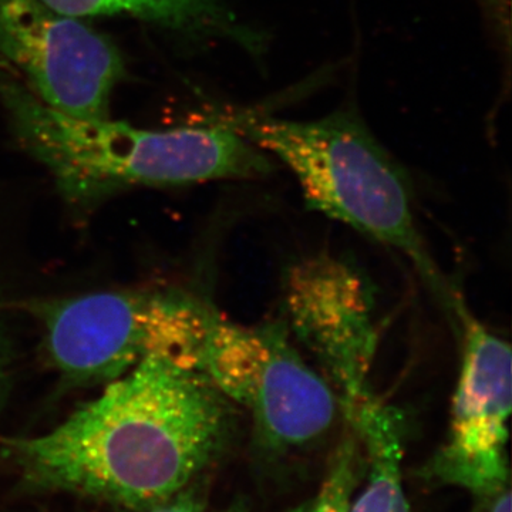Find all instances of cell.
<instances>
[{
  "instance_id": "obj_14",
  "label": "cell",
  "mask_w": 512,
  "mask_h": 512,
  "mask_svg": "<svg viewBox=\"0 0 512 512\" xmlns=\"http://www.w3.org/2000/svg\"><path fill=\"white\" fill-rule=\"evenodd\" d=\"M151 512H202V503L194 491H180L170 500L153 507Z\"/></svg>"
},
{
  "instance_id": "obj_11",
  "label": "cell",
  "mask_w": 512,
  "mask_h": 512,
  "mask_svg": "<svg viewBox=\"0 0 512 512\" xmlns=\"http://www.w3.org/2000/svg\"><path fill=\"white\" fill-rule=\"evenodd\" d=\"M363 476L365 456L359 440L350 431L336 448L318 493L291 512H349L353 493Z\"/></svg>"
},
{
  "instance_id": "obj_5",
  "label": "cell",
  "mask_w": 512,
  "mask_h": 512,
  "mask_svg": "<svg viewBox=\"0 0 512 512\" xmlns=\"http://www.w3.org/2000/svg\"><path fill=\"white\" fill-rule=\"evenodd\" d=\"M191 370L247 410L259 446L271 453L318 443L338 417L335 393L279 323L245 326L211 306Z\"/></svg>"
},
{
  "instance_id": "obj_13",
  "label": "cell",
  "mask_w": 512,
  "mask_h": 512,
  "mask_svg": "<svg viewBox=\"0 0 512 512\" xmlns=\"http://www.w3.org/2000/svg\"><path fill=\"white\" fill-rule=\"evenodd\" d=\"M478 507L476 512H512L510 484L487 494L477 495Z\"/></svg>"
},
{
  "instance_id": "obj_9",
  "label": "cell",
  "mask_w": 512,
  "mask_h": 512,
  "mask_svg": "<svg viewBox=\"0 0 512 512\" xmlns=\"http://www.w3.org/2000/svg\"><path fill=\"white\" fill-rule=\"evenodd\" d=\"M73 18L127 16L156 25L194 43H234L261 59L266 36L238 18L227 0H43Z\"/></svg>"
},
{
  "instance_id": "obj_3",
  "label": "cell",
  "mask_w": 512,
  "mask_h": 512,
  "mask_svg": "<svg viewBox=\"0 0 512 512\" xmlns=\"http://www.w3.org/2000/svg\"><path fill=\"white\" fill-rule=\"evenodd\" d=\"M239 130L286 165L306 207L399 251L412 262L447 313L456 318L460 295L451 291L421 237L412 181L377 140L355 104L315 120L237 117Z\"/></svg>"
},
{
  "instance_id": "obj_10",
  "label": "cell",
  "mask_w": 512,
  "mask_h": 512,
  "mask_svg": "<svg viewBox=\"0 0 512 512\" xmlns=\"http://www.w3.org/2000/svg\"><path fill=\"white\" fill-rule=\"evenodd\" d=\"M343 417L365 456V488L349 512H410L402 474V413L375 393Z\"/></svg>"
},
{
  "instance_id": "obj_6",
  "label": "cell",
  "mask_w": 512,
  "mask_h": 512,
  "mask_svg": "<svg viewBox=\"0 0 512 512\" xmlns=\"http://www.w3.org/2000/svg\"><path fill=\"white\" fill-rule=\"evenodd\" d=\"M0 55L47 106L76 119H110L126 74L113 43L43 0H0Z\"/></svg>"
},
{
  "instance_id": "obj_15",
  "label": "cell",
  "mask_w": 512,
  "mask_h": 512,
  "mask_svg": "<svg viewBox=\"0 0 512 512\" xmlns=\"http://www.w3.org/2000/svg\"><path fill=\"white\" fill-rule=\"evenodd\" d=\"M222 512H248V510L244 501H237V503L232 504L231 507Z\"/></svg>"
},
{
  "instance_id": "obj_7",
  "label": "cell",
  "mask_w": 512,
  "mask_h": 512,
  "mask_svg": "<svg viewBox=\"0 0 512 512\" xmlns=\"http://www.w3.org/2000/svg\"><path fill=\"white\" fill-rule=\"evenodd\" d=\"M463 359L451 402L446 441L423 468L431 483L456 485L474 495L510 484L508 424L512 403L510 345L471 315L457 311Z\"/></svg>"
},
{
  "instance_id": "obj_1",
  "label": "cell",
  "mask_w": 512,
  "mask_h": 512,
  "mask_svg": "<svg viewBox=\"0 0 512 512\" xmlns=\"http://www.w3.org/2000/svg\"><path fill=\"white\" fill-rule=\"evenodd\" d=\"M104 386L49 433L5 440L30 483L147 510L210 467L235 426L234 404L164 357Z\"/></svg>"
},
{
  "instance_id": "obj_2",
  "label": "cell",
  "mask_w": 512,
  "mask_h": 512,
  "mask_svg": "<svg viewBox=\"0 0 512 512\" xmlns=\"http://www.w3.org/2000/svg\"><path fill=\"white\" fill-rule=\"evenodd\" d=\"M0 104L20 147L49 171L74 207L90 208L134 187L259 180L275 168L237 119L167 130L76 119L47 106L3 70Z\"/></svg>"
},
{
  "instance_id": "obj_12",
  "label": "cell",
  "mask_w": 512,
  "mask_h": 512,
  "mask_svg": "<svg viewBox=\"0 0 512 512\" xmlns=\"http://www.w3.org/2000/svg\"><path fill=\"white\" fill-rule=\"evenodd\" d=\"M10 370H12V343L5 322L0 318V404L9 389Z\"/></svg>"
},
{
  "instance_id": "obj_4",
  "label": "cell",
  "mask_w": 512,
  "mask_h": 512,
  "mask_svg": "<svg viewBox=\"0 0 512 512\" xmlns=\"http://www.w3.org/2000/svg\"><path fill=\"white\" fill-rule=\"evenodd\" d=\"M207 302L180 291H104L35 299L50 363L72 386L107 384L151 356L191 370Z\"/></svg>"
},
{
  "instance_id": "obj_8",
  "label": "cell",
  "mask_w": 512,
  "mask_h": 512,
  "mask_svg": "<svg viewBox=\"0 0 512 512\" xmlns=\"http://www.w3.org/2000/svg\"><path fill=\"white\" fill-rule=\"evenodd\" d=\"M286 303L296 338L315 357L345 416L375 394L370 370L377 330L369 289L349 265L318 256L293 269Z\"/></svg>"
}]
</instances>
